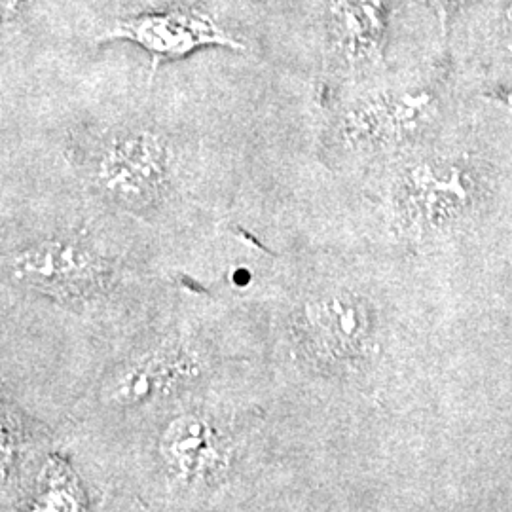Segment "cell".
I'll list each match as a JSON object with an SVG mask.
<instances>
[{"label": "cell", "mask_w": 512, "mask_h": 512, "mask_svg": "<svg viewBox=\"0 0 512 512\" xmlns=\"http://www.w3.org/2000/svg\"><path fill=\"white\" fill-rule=\"evenodd\" d=\"M97 40H126L135 44L150 55L152 67L181 59L202 48L245 50V44L238 37L211 14L198 8H167L118 19Z\"/></svg>", "instance_id": "6da1fadb"}, {"label": "cell", "mask_w": 512, "mask_h": 512, "mask_svg": "<svg viewBox=\"0 0 512 512\" xmlns=\"http://www.w3.org/2000/svg\"><path fill=\"white\" fill-rule=\"evenodd\" d=\"M169 152L150 133H128L112 139L99 162V181L114 196L143 202L164 186Z\"/></svg>", "instance_id": "7a4b0ae2"}, {"label": "cell", "mask_w": 512, "mask_h": 512, "mask_svg": "<svg viewBox=\"0 0 512 512\" xmlns=\"http://www.w3.org/2000/svg\"><path fill=\"white\" fill-rule=\"evenodd\" d=\"M387 16L389 0H330L329 29L334 48L349 59L378 55Z\"/></svg>", "instance_id": "3957f363"}, {"label": "cell", "mask_w": 512, "mask_h": 512, "mask_svg": "<svg viewBox=\"0 0 512 512\" xmlns=\"http://www.w3.org/2000/svg\"><path fill=\"white\" fill-rule=\"evenodd\" d=\"M207 429L203 423H188L169 442L173 461H177L184 473L202 471L215 461L213 437Z\"/></svg>", "instance_id": "277c9868"}, {"label": "cell", "mask_w": 512, "mask_h": 512, "mask_svg": "<svg viewBox=\"0 0 512 512\" xmlns=\"http://www.w3.org/2000/svg\"><path fill=\"white\" fill-rule=\"evenodd\" d=\"M69 475L71 473H67V469L65 467H54V473H50L48 476V484H46V490H44V503H46V507L44 509H48V511H76V509H80L78 507V503H80V499H78V495L74 490H71V486L67 484V480H69Z\"/></svg>", "instance_id": "5b68a950"}, {"label": "cell", "mask_w": 512, "mask_h": 512, "mask_svg": "<svg viewBox=\"0 0 512 512\" xmlns=\"http://www.w3.org/2000/svg\"><path fill=\"white\" fill-rule=\"evenodd\" d=\"M27 2L29 0H2V14H4V18H16L19 12L25 8Z\"/></svg>", "instance_id": "8992f818"}]
</instances>
